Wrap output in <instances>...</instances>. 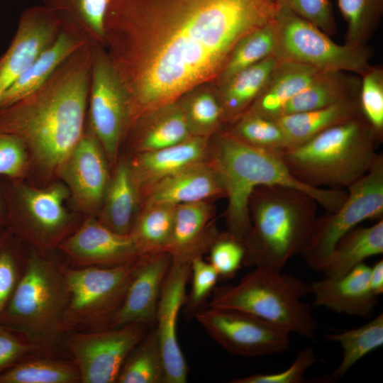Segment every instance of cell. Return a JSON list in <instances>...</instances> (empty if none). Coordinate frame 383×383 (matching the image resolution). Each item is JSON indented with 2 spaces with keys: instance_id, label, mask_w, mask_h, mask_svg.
I'll return each instance as SVG.
<instances>
[{
  "instance_id": "9",
  "label": "cell",
  "mask_w": 383,
  "mask_h": 383,
  "mask_svg": "<svg viewBox=\"0 0 383 383\" xmlns=\"http://www.w3.org/2000/svg\"><path fill=\"white\" fill-rule=\"evenodd\" d=\"M7 179L6 229L43 252L58 246L73 232V221L64 206L65 187L57 184L39 189Z\"/></svg>"
},
{
  "instance_id": "45",
  "label": "cell",
  "mask_w": 383,
  "mask_h": 383,
  "mask_svg": "<svg viewBox=\"0 0 383 383\" xmlns=\"http://www.w3.org/2000/svg\"><path fill=\"white\" fill-rule=\"evenodd\" d=\"M45 352L21 332L0 323V374L23 360Z\"/></svg>"
},
{
  "instance_id": "23",
  "label": "cell",
  "mask_w": 383,
  "mask_h": 383,
  "mask_svg": "<svg viewBox=\"0 0 383 383\" xmlns=\"http://www.w3.org/2000/svg\"><path fill=\"white\" fill-rule=\"evenodd\" d=\"M89 42L77 28L63 21L56 38L2 95L0 109L13 104L40 87L70 55Z\"/></svg>"
},
{
  "instance_id": "16",
  "label": "cell",
  "mask_w": 383,
  "mask_h": 383,
  "mask_svg": "<svg viewBox=\"0 0 383 383\" xmlns=\"http://www.w3.org/2000/svg\"><path fill=\"white\" fill-rule=\"evenodd\" d=\"M63 21L40 4L25 9L7 50L0 56V99L4 92L30 67L57 36Z\"/></svg>"
},
{
  "instance_id": "47",
  "label": "cell",
  "mask_w": 383,
  "mask_h": 383,
  "mask_svg": "<svg viewBox=\"0 0 383 383\" xmlns=\"http://www.w3.org/2000/svg\"><path fill=\"white\" fill-rule=\"evenodd\" d=\"M299 16L311 22L327 35L336 32V23L330 0H278Z\"/></svg>"
},
{
  "instance_id": "24",
  "label": "cell",
  "mask_w": 383,
  "mask_h": 383,
  "mask_svg": "<svg viewBox=\"0 0 383 383\" xmlns=\"http://www.w3.org/2000/svg\"><path fill=\"white\" fill-rule=\"evenodd\" d=\"M211 201L176 205L174 223L167 248L172 257L192 260L202 256L218 237Z\"/></svg>"
},
{
  "instance_id": "10",
  "label": "cell",
  "mask_w": 383,
  "mask_h": 383,
  "mask_svg": "<svg viewBox=\"0 0 383 383\" xmlns=\"http://www.w3.org/2000/svg\"><path fill=\"white\" fill-rule=\"evenodd\" d=\"M277 43L274 55L323 72L343 71L363 74L370 67L372 50L367 45L353 48L333 41L317 26L285 6L276 16Z\"/></svg>"
},
{
  "instance_id": "49",
  "label": "cell",
  "mask_w": 383,
  "mask_h": 383,
  "mask_svg": "<svg viewBox=\"0 0 383 383\" xmlns=\"http://www.w3.org/2000/svg\"><path fill=\"white\" fill-rule=\"evenodd\" d=\"M370 287L372 292L379 296L383 293V260H380L370 267Z\"/></svg>"
},
{
  "instance_id": "32",
  "label": "cell",
  "mask_w": 383,
  "mask_h": 383,
  "mask_svg": "<svg viewBox=\"0 0 383 383\" xmlns=\"http://www.w3.org/2000/svg\"><path fill=\"white\" fill-rule=\"evenodd\" d=\"M176 205L157 204L140 209L130 236L141 255L167 251L172 235Z\"/></svg>"
},
{
  "instance_id": "7",
  "label": "cell",
  "mask_w": 383,
  "mask_h": 383,
  "mask_svg": "<svg viewBox=\"0 0 383 383\" xmlns=\"http://www.w3.org/2000/svg\"><path fill=\"white\" fill-rule=\"evenodd\" d=\"M209 306L243 311L289 333L313 339L317 323L302 298L311 285L292 275L265 267H255L235 285L215 287Z\"/></svg>"
},
{
  "instance_id": "36",
  "label": "cell",
  "mask_w": 383,
  "mask_h": 383,
  "mask_svg": "<svg viewBox=\"0 0 383 383\" xmlns=\"http://www.w3.org/2000/svg\"><path fill=\"white\" fill-rule=\"evenodd\" d=\"M277 43L276 17L247 34L234 46L219 74L221 82L240 70L274 55Z\"/></svg>"
},
{
  "instance_id": "46",
  "label": "cell",
  "mask_w": 383,
  "mask_h": 383,
  "mask_svg": "<svg viewBox=\"0 0 383 383\" xmlns=\"http://www.w3.org/2000/svg\"><path fill=\"white\" fill-rule=\"evenodd\" d=\"M316 355L312 347L301 350L292 364L287 370L272 374H255L233 379L232 383H301L304 374L316 362Z\"/></svg>"
},
{
  "instance_id": "44",
  "label": "cell",
  "mask_w": 383,
  "mask_h": 383,
  "mask_svg": "<svg viewBox=\"0 0 383 383\" xmlns=\"http://www.w3.org/2000/svg\"><path fill=\"white\" fill-rule=\"evenodd\" d=\"M210 264L219 277H232L243 263L245 248L242 242L227 232L221 233L209 248Z\"/></svg>"
},
{
  "instance_id": "2",
  "label": "cell",
  "mask_w": 383,
  "mask_h": 383,
  "mask_svg": "<svg viewBox=\"0 0 383 383\" xmlns=\"http://www.w3.org/2000/svg\"><path fill=\"white\" fill-rule=\"evenodd\" d=\"M93 54L89 42L40 87L0 109V132L18 138L46 169H57L84 133Z\"/></svg>"
},
{
  "instance_id": "34",
  "label": "cell",
  "mask_w": 383,
  "mask_h": 383,
  "mask_svg": "<svg viewBox=\"0 0 383 383\" xmlns=\"http://www.w3.org/2000/svg\"><path fill=\"white\" fill-rule=\"evenodd\" d=\"M40 353L23 360L1 373L0 383L81 382L79 373L72 361L38 356Z\"/></svg>"
},
{
  "instance_id": "5",
  "label": "cell",
  "mask_w": 383,
  "mask_h": 383,
  "mask_svg": "<svg viewBox=\"0 0 383 383\" xmlns=\"http://www.w3.org/2000/svg\"><path fill=\"white\" fill-rule=\"evenodd\" d=\"M379 143L362 115L279 153L292 174L313 188L344 189L370 169Z\"/></svg>"
},
{
  "instance_id": "33",
  "label": "cell",
  "mask_w": 383,
  "mask_h": 383,
  "mask_svg": "<svg viewBox=\"0 0 383 383\" xmlns=\"http://www.w3.org/2000/svg\"><path fill=\"white\" fill-rule=\"evenodd\" d=\"M116 383H165V369L155 326L131 349Z\"/></svg>"
},
{
  "instance_id": "1",
  "label": "cell",
  "mask_w": 383,
  "mask_h": 383,
  "mask_svg": "<svg viewBox=\"0 0 383 383\" xmlns=\"http://www.w3.org/2000/svg\"><path fill=\"white\" fill-rule=\"evenodd\" d=\"M280 8L278 0H109L104 48L133 121L219 76L236 43Z\"/></svg>"
},
{
  "instance_id": "15",
  "label": "cell",
  "mask_w": 383,
  "mask_h": 383,
  "mask_svg": "<svg viewBox=\"0 0 383 383\" xmlns=\"http://www.w3.org/2000/svg\"><path fill=\"white\" fill-rule=\"evenodd\" d=\"M191 262L189 259L172 257L157 304L154 326L163 358L165 383H185L187 381L188 366L177 342V323L186 298Z\"/></svg>"
},
{
  "instance_id": "39",
  "label": "cell",
  "mask_w": 383,
  "mask_h": 383,
  "mask_svg": "<svg viewBox=\"0 0 383 383\" xmlns=\"http://www.w3.org/2000/svg\"><path fill=\"white\" fill-rule=\"evenodd\" d=\"M338 5L347 23L344 44L366 46L380 24L383 0H338Z\"/></svg>"
},
{
  "instance_id": "4",
  "label": "cell",
  "mask_w": 383,
  "mask_h": 383,
  "mask_svg": "<svg viewBox=\"0 0 383 383\" xmlns=\"http://www.w3.org/2000/svg\"><path fill=\"white\" fill-rule=\"evenodd\" d=\"M318 203L309 194L281 185L256 187L250 196V228L243 241V265L282 271L306 247Z\"/></svg>"
},
{
  "instance_id": "17",
  "label": "cell",
  "mask_w": 383,
  "mask_h": 383,
  "mask_svg": "<svg viewBox=\"0 0 383 383\" xmlns=\"http://www.w3.org/2000/svg\"><path fill=\"white\" fill-rule=\"evenodd\" d=\"M58 247L74 267L121 266L142 255L130 235L116 233L93 218L83 223Z\"/></svg>"
},
{
  "instance_id": "11",
  "label": "cell",
  "mask_w": 383,
  "mask_h": 383,
  "mask_svg": "<svg viewBox=\"0 0 383 383\" xmlns=\"http://www.w3.org/2000/svg\"><path fill=\"white\" fill-rule=\"evenodd\" d=\"M383 216V156L377 154L369 171L348 187V195L333 212L317 217L301 255L308 265L321 271L337 243L360 223Z\"/></svg>"
},
{
  "instance_id": "50",
  "label": "cell",
  "mask_w": 383,
  "mask_h": 383,
  "mask_svg": "<svg viewBox=\"0 0 383 383\" xmlns=\"http://www.w3.org/2000/svg\"><path fill=\"white\" fill-rule=\"evenodd\" d=\"M7 216V206L4 184H0V231L5 228Z\"/></svg>"
},
{
  "instance_id": "27",
  "label": "cell",
  "mask_w": 383,
  "mask_h": 383,
  "mask_svg": "<svg viewBox=\"0 0 383 383\" xmlns=\"http://www.w3.org/2000/svg\"><path fill=\"white\" fill-rule=\"evenodd\" d=\"M102 204L99 221L116 233L129 235L140 209V192L129 160L117 162Z\"/></svg>"
},
{
  "instance_id": "20",
  "label": "cell",
  "mask_w": 383,
  "mask_h": 383,
  "mask_svg": "<svg viewBox=\"0 0 383 383\" xmlns=\"http://www.w3.org/2000/svg\"><path fill=\"white\" fill-rule=\"evenodd\" d=\"M225 196L221 179L209 159L189 165L150 186L140 194V209L157 204L211 201Z\"/></svg>"
},
{
  "instance_id": "26",
  "label": "cell",
  "mask_w": 383,
  "mask_h": 383,
  "mask_svg": "<svg viewBox=\"0 0 383 383\" xmlns=\"http://www.w3.org/2000/svg\"><path fill=\"white\" fill-rule=\"evenodd\" d=\"M322 72L306 65L278 60L263 90L246 112L276 120L285 104Z\"/></svg>"
},
{
  "instance_id": "14",
  "label": "cell",
  "mask_w": 383,
  "mask_h": 383,
  "mask_svg": "<svg viewBox=\"0 0 383 383\" xmlns=\"http://www.w3.org/2000/svg\"><path fill=\"white\" fill-rule=\"evenodd\" d=\"M194 316L216 342L235 355L260 357L281 353L290 347L291 333L243 311L209 306Z\"/></svg>"
},
{
  "instance_id": "38",
  "label": "cell",
  "mask_w": 383,
  "mask_h": 383,
  "mask_svg": "<svg viewBox=\"0 0 383 383\" xmlns=\"http://www.w3.org/2000/svg\"><path fill=\"white\" fill-rule=\"evenodd\" d=\"M228 124L225 131L248 145L279 154L287 148L284 135L276 120L245 112Z\"/></svg>"
},
{
  "instance_id": "40",
  "label": "cell",
  "mask_w": 383,
  "mask_h": 383,
  "mask_svg": "<svg viewBox=\"0 0 383 383\" xmlns=\"http://www.w3.org/2000/svg\"><path fill=\"white\" fill-rule=\"evenodd\" d=\"M23 242L4 228L0 231V318L26 267L28 252Z\"/></svg>"
},
{
  "instance_id": "30",
  "label": "cell",
  "mask_w": 383,
  "mask_h": 383,
  "mask_svg": "<svg viewBox=\"0 0 383 383\" xmlns=\"http://www.w3.org/2000/svg\"><path fill=\"white\" fill-rule=\"evenodd\" d=\"M277 62V57L272 55L221 83L218 99L226 123L248 111L263 90Z\"/></svg>"
},
{
  "instance_id": "41",
  "label": "cell",
  "mask_w": 383,
  "mask_h": 383,
  "mask_svg": "<svg viewBox=\"0 0 383 383\" xmlns=\"http://www.w3.org/2000/svg\"><path fill=\"white\" fill-rule=\"evenodd\" d=\"M179 104L192 135L210 138L226 123L219 99L211 93H200Z\"/></svg>"
},
{
  "instance_id": "37",
  "label": "cell",
  "mask_w": 383,
  "mask_h": 383,
  "mask_svg": "<svg viewBox=\"0 0 383 383\" xmlns=\"http://www.w3.org/2000/svg\"><path fill=\"white\" fill-rule=\"evenodd\" d=\"M328 341L338 343L343 349V359L331 375L341 378L358 360L383 344V313L357 328L326 335Z\"/></svg>"
},
{
  "instance_id": "13",
  "label": "cell",
  "mask_w": 383,
  "mask_h": 383,
  "mask_svg": "<svg viewBox=\"0 0 383 383\" xmlns=\"http://www.w3.org/2000/svg\"><path fill=\"white\" fill-rule=\"evenodd\" d=\"M151 326L131 323L89 331H67L61 338L82 383H113L131 349Z\"/></svg>"
},
{
  "instance_id": "29",
  "label": "cell",
  "mask_w": 383,
  "mask_h": 383,
  "mask_svg": "<svg viewBox=\"0 0 383 383\" xmlns=\"http://www.w3.org/2000/svg\"><path fill=\"white\" fill-rule=\"evenodd\" d=\"M360 115L359 99H356L319 109L284 115L276 121L284 135L288 149L301 145L321 132Z\"/></svg>"
},
{
  "instance_id": "22",
  "label": "cell",
  "mask_w": 383,
  "mask_h": 383,
  "mask_svg": "<svg viewBox=\"0 0 383 383\" xmlns=\"http://www.w3.org/2000/svg\"><path fill=\"white\" fill-rule=\"evenodd\" d=\"M209 159V138L193 135L172 146L133 154L129 162L140 195L162 178Z\"/></svg>"
},
{
  "instance_id": "12",
  "label": "cell",
  "mask_w": 383,
  "mask_h": 383,
  "mask_svg": "<svg viewBox=\"0 0 383 383\" xmlns=\"http://www.w3.org/2000/svg\"><path fill=\"white\" fill-rule=\"evenodd\" d=\"M87 112L88 128L114 168L120 145L132 123L129 99L104 47L94 44Z\"/></svg>"
},
{
  "instance_id": "19",
  "label": "cell",
  "mask_w": 383,
  "mask_h": 383,
  "mask_svg": "<svg viewBox=\"0 0 383 383\" xmlns=\"http://www.w3.org/2000/svg\"><path fill=\"white\" fill-rule=\"evenodd\" d=\"M172 256L167 251L142 255L123 301L109 328L131 323H155L157 304Z\"/></svg>"
},
{
  "instance_id": "18",
  "label": "cell",
  "mask_w": 383,
  "mask_h": 383,
  "mask_svg": "<svg viewBox=\"0 0 383 383\" xmlns=\"http://www.w3.org/2000/svg\"><path fill=\"white\" fill-rule=\"evenodd\" d=\"M109 166L101 145L88 128L57 169L76 201L94 211L103 203L111 178Z\"/></svg>"
},
{
  "instance_id": "31",
  "label": "cell",
  "mask_w": 383,
  "mask_h": 383,
  "mask_svg": "<svg viewBox=\"0 0 383 383\" xmlns=\"http://www.w3.org/2000/svg\"><path fill=\"white\" fill-rule=\"evenodd\" d=\"M383 252V219L370 227H355L335 245L321 271L328 277H340L368 257Z\"/></svg>"
},
{
  "instance_id": "48",
  "label": "cell",
  "mask_w": 383,
  "mask_h": 383,
  "mask_svg": "<svg viewBox=\"0 0 383 383\" xmlns=\"http://www.w3.org/2000/svg\"><path fill=\"white\" fill-rule=\"evenodd\" d=\"M28 152L16 136L0 132V176L19 179L26 173Z\"/></svg>"
},
{
  "instance_id": "6",
  "label": "cell",
  "mask_w": 383,
  "mask_h": 383,
  "mask_svg": "<svg viewBox=\"0 0 383 383\" xmlns=\"http://www.w3.org/2000/svg\"><path fill=\"white\" fill-rule=\"evenodd\" d=\"M67 266L32 249L24 273L0 323L22 333L49 352L64 333L63 321L69 301Z\"/></svg>"
},
{
  "instance_id": "35",
  "label": "cell",
  "mask_w": 383,
  "mask_h": 383,
  "mask_svg": "<svg viewBox=\"0 0 383 383\" xmlns=\"http://www.w3.org/2000/svg\"><path fill=\"white\" fill-rule=\"evenodd\" d=\"M87 40L104 47V18L109 0H38Z\"/></svg>"
},
{
  "instance_id": "43",
  "label": "cell",
  "mask_w": 383,
  "mask_h": 383,
  "mask_svg": "<svg viewBox=\"0 0 383 383\" xmlns=\"http://www.w3.org/2000/svg\"><path fill=\"white\" fill-rule=\"evenodd\" d=\"M192 286L191 292L185 298V313L192 317L201 309V306L212 293L219 275L215 268L205 262L202 256L193 258L191 262Z\"/></svg>"
},
{
  "instance_id": "42",
  "label": "cell",
  "mask_w": 383,
  "mask_h": 383,
  "mask_svg": "<svg viewBox=\"0 0 383 383\" xmlns=\"http://www.w3.org/2000/svg\"><path fill=\"white\" fill-rule=\"evenodd\" d=\"M360 77L361 115L380 142L383 139V67L370 65Z\"/></svg>"
},
{
  "instance_id": "28",
  "label": "cell",
  "mask_w": 383,
  "mask_h": 383,
  "mask_svg": "<svg viewBox=\"0 0 383 383\" xmlns=\"http://www.w3.org/2000/svg\"><path fill=\"white\" fill-rule=\"evenodd\" d=\"M360 89V77L355 74L343 71L322 72L285 104L279 118L359 99Z\"/></svg>"
},
{
  "instance_id": "25",
  "label": "cell",
  "mask_w": 383,
  "mask_h": 383,
  "mask_svg": "<svg viewBox=\"0 0 383 383\" xmlns=\"http://www.w3.org/2000/svg\"><path fill=\"white\" fill-rule=\"evenodd\" d=\"M130 131L134 154L172 146L193 136L184 113L176 102L139 116Z\"/></svg>"
},
{
  "instance_id": "21",
  "label": "cell",
  "mask_w": 383,
  "mask_h": 383,
  "mask_svg": "<svg viewBox=\"0 0 383 383\" xmlns=\"http://www.w3.org/2000/svg\"><path fill=\"white\" fill-rule=\"evenodd\" d=\"M370 267L364 262L338 277L310 284L314 304L339 313L368 317L377 303L369 282Z\"/></svg>"
},
{
  "instance_id": "3",
  "label": "cell",
  "mask_w": 383,
  "mask_h": 383,
  "mask_svg": "<svg viewBox=\"0 0 383 383\" xmlns=\"http://www.w3.org/2000/svg\"><path fill=\"white\" fill-rule=\"evenodd\" d=\"M209 160L223 183L228 206L227 233L243 243L250 228L248 201L260 185H281L311 195L327 212L338 209L347 197L345 189L313 188L296 179L279 153L248 145L226 131L209 139Z\"/></svg>"
},
{
  "instance_id": "8",
  "label": "cell",
  "mask_w": 383,
  "mask_h": 383,
  "mask_svg": "<svg viewBox=\"0 0 383 383\" xmlns=\"http://www.w3.org/2000/svg\"><path fill=\"white\" fill-rule=\"evenodd\" d=\"M138 259L110 267H67L69 301L64 333L109 328L122 305Z\"/></svg>"
}]
</instances>
